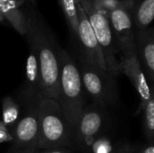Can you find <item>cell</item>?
Returning <instances> with one entry per match:
<instances>
[{"label": "cell", "instance_id": "obj_1", "mask_svg": "<svg viewBox=\"0 0 154 153\" xmlns=\"http://www.w3.org/2000/svg\"><path fill=\"white\" fill-rule=\"evenodd\" d=\"M27 32L25 39L38 58L42 78V98H51L58 102L60 80V49L47 23L33 5H25Z\"/></svg>", "mask_w": 154, "mask_h": 153}, {"label": "cell", "instance_id": "obj_2", "mask_svg": "<svg viewBox=\"0 0 154 153\" xmlns=\"http://www.w3.org/2000/svg\"><path fill=\"white\" fill-rule=\"evenodd\" d=\"M60 80L58 103L74 131L86 104V93L82 85L78 64L64 49H60Z\"/></svg>", "mask_w": 154, "mask_h": 153}, {"label": "cell", "instance_id": "obj_3", "mask_svg": "<svg viewBox=\"0 0 154 153\" xmlns=\"http://www.w3.org/2000/svg\"><path fill=\"white\" fill-rule=\"evenodd\" d=\"M73 131L69 125L59 103L42 98L39 103L38 149L68 147L72 145Z\"/></svg>", "mask_w": 154, "mask_h": 153}, {"label": "cell", "instance_id": "obj_4", "mask_svg": "<svg viewBox=\"0 0 154 153\" xmlns=\"http://www.w3.org/2000/svg\"><path fill=\"white\" fill-rule=\"evenodd\" d=\"M77 64L86 96L92 102L105 108L117 104L118 88L116 77L81 58H79Z\"/></svg>", "mask_w": 154, "mask_h": 153}, {"label": "cell", "instance_id": "obj_5", "mask_svg": "<svg viewBox=\"0 0 154 153\" xmlns=\"http://www.w3.org/2000/svg\"><path fill=\"white\" fill-rule=\"evenodd\" d=\"M77 1L81 6L103 51L107 71L114 77L119 76V51L113 36L108 17L95 5L93 0Z\"/></svg>", "mask_w": 154, "mask_h": 153}, {"label": "cell", "instance_id": "obj_6", "mask_svg": "<svg viewBox=\"0 0 154 153\" xmlns=\"http://www.w3.org/2000/svg\"><path fill=\"white\" fill-rule=\"evenodd\" d=\"M23 115L10 129L14 148L36 149L39 139V103L40 96L23 89L21 95Z\"/></svg>", "mask_w": 154, "mask_h": 153}, {"label": "cell", "instance_id": "obj_7", "mask_svg": "<svg viewBox=\"0 0 154 153\" xmlns=\"http://www.w3.org/2000/svg\"><path fill=\"white\" fill-rule=\"evenodd\" d=\"M106 120L105 107L94 102L86 105L73 131L72 145L83 153H90L92 144L104 131Z\"/></svg>", "mask_w": 154, "mask_h": 153}, {"label": "cell", "instance_id": "obj_8", "mask_svg": "<svg viewBox=\"0 0 154 153\" xmlns=\"http://www.w3.org/2000/svg\"><path fill=\"white\" fill-rule=\"evenodd\" d=\"M119 69L120 74H125L129 78L139 96L140 102L134 114V115H138L153 96V89L151 88L138 60L135 44L119 53Z\"/></svg>", "mask_w": 154, "mask_h": 153}, {"label": "cell", "instance_id": "obj_9", "mask_svg": "<svg viewBox=\"0 0 154 153\" xmlns=\"http://www.w3.org/2000/svg\"><path fill=\"white\" fill-rule=\"evenodd\" d=\"M78 12H79V29H78V38L76 43H78L80 50L79 58H81L82 60H86L87 62L96 67L107 70L103 51L97 42V40L79 2H78Z\"/></svg>", "mask_w": 154, "mask_h": 153}, {"label": "cell", "instance_id": "obj_10", "mask_svg": "<svg viewBox=\"0 0 154 153\" xmlns=\"http://www.w3.org/2000/svg\"><path fill=\"white\" fill-rule=\"evenodd\" d=\"M130 0L108 14L109 24L119 53L134 45V26L129 11Z\"/></svg>", "mask_w": 154, "mask_h": 153}, {"label": "cell", "instance_id": "obj_11", "mask_svg": "<svg viewBox=\"0 0 154 153\" xmlns=\"http://www.w3.org/2000/svg\"><path fill=\"white\" fill-rule=\"evenodd\" d=\"M134 44L138 60L152 89L154 85V29L135 30Z\"/></svg>", "mask_w": 154, "mask_h": 153}, {"label": "cell", "instance_id": "obj_12", "mask_svg": "<svg viewBox=\"0 0 154 153\" xmlns=\"http://www.w3.org/2000/svg\"><path fill=\"white\" fill-rule=\"evenodd\" d=\"M25 5L23 0H0V11L5 21L23 37L27 32Z\"/></svg>", "mask_w": 154, "mask_h": 153}, {"label": "cell", "instance_id": "obj_13", "mask_svg": "<svg viewBox=\"0 0 154 153\" xmlns=\"http://www.w3.org/2000/svg\"><path fill=\"white\" fill-rule=\"evenodd\" d=\"M129 11L135 30L152 26L154 17V0H130Z\"/></svg>", "mask_w": 154, "mask_h": 153}, {"label": "cell", "instance_id": "obj_14", "mask_svg": "<svg viewBox=\"0 0 154 153\" xmlns=\"http://www.w3.org/2000/svg\"><path fill=\"white\" fill-rule=\"evenodd\" d=\"M28 46L29 53L25 62V80L24 87L23 89L41 96L42 78L39 61L34 49L31 45Z\"/></svg>", "mask_w": 154, "mask_h": 153}, {"label": "cell", "instance_id": "obj_15", "mask_svg": "<svg viewBox=\"0 0 154 153\" xmlns=\"http://www.w3.org/2000/svg\"><path fill=\"white\" fill-rule=\"evenodd\" d=\"M58 3L65 17L69 33L76 42L79 29L78 2L77 0H58Z\"/></svg>", "mask_w": 154, "mask_h": 153}, {"label": "cell", "instance_id": "obj_16", "mask_svg": "<svg viewBox=\"0 0 154 153\" xmlns=\"http://www.w3.org/2000/svg\"><path fill=\"white\" fill-rule=\"evenodd\" d=\"M2 122L10 130L19 120L21 106L11 96H5L2 99Z\"/></svg>", "mask_w": 154, "mask_h": 153}, {"label": "cell", "instance_id": "obj_17", "mask_svg": "<svg viewBox=\"0 0 154 153\" xmlns=\"http://www.w3.org/2000/svg\"><path fill=\"white\" fill-rule=\"evenodd\" d=\"M142 113H143V127L147 142H154V97L149 99Z\"/></svg>", "mask_w": 154, "mask_h": 153}, {"label": "cell", "instance_id": "obj_18", "mask_svg": "<svg viewBox=\"0 0 154 153\" xmlns=\"http://www.w3.org/2000/svg\"><path fill=\"white\" fill-rule=\"evenodd\" d=\"M115 146L110 138L101 134L92 144L90 153H112Z\"/></svg>", "mask_w": 154, "mask_h": 153}, {"label": "cell", "instance_id": "obj_19", "mask_svg": "<svg viewBox=\"0 0 154 153\" xmlns=\"http://www.w3.org/2000/svg\"><path fill=\"white\" fill-rule=\"evenodd\" d=\"M93 2L95 5L108 17L111 11L127 4L129 0H93Z\"/></svg>", "mask_w": 154, "mask_h": 153}, {"label": "cell", "instance_id": "obj_20", "mask_svg": "<svg viewBox=\"0 0 154 153\" xmlns=\"http://www.w3.org/2000/svg\"><path fill=\"white\" fill-rule=\"evenodd\" d=\"M135 149H136L135 145L125 142L116 144L112 153H134Z\"/></svg>", "mask_w": 154, "mask_h": 153}, {"label": "cell", "instance_id": "obj_21", "mask_svg": "<svg viewBox=\"0 0 154 153\" xmlns=\"http://www.w3.org/2000/svg\"><path fill=\"white\" fill-rule=\"evenodd\" d=\"M13 136L10 133V130L3 124L0 120V143L13 142Z\"/></svg>", "mask_w": 154, "mask_h": 153}, {"label": "cell", "instance_id": "obj_22", "mask_svg": "<svg viewBox=\"0 0 154 153\" xmlns=\"http://www.w3.org/2000/svg\"><path fill=\"white\" fill-rule=\"evenodd\" d=\"M34 153H73L68 147H58L51 149H38L36 148Z\"/></svg>", "mask_w": 154, "mask_h": 153}, {"label": "cell", "instance_id": "obj_23", "mask_svg": "<svg viewBox=\"0 0 154 153\" xmlns=\"http://www.w3.org/2000/svg\"><path fill=\"white\" fill-rule=\"evenodd\" d=\"M134 153H154V142H147L145 144L136 147Z\"/></svg>", "mask_w": 154, "mask_h": 153}, {"label": "cell", "instance_id": "obj_24", "mask_svg": "<svg viewBox=\"0 0 154 153\" xmlns=\"http://www.w3.org/2000/svg\"><path fill=\"white\" fill-rule=\"evenodd\" d=\"M36 149H18V148H14L9 153H34Z\"/></svg>", "mask_w": 154, "mask_h": 153}, {"label": "cell", "instance_id": "obj_25", "mask_svg": "<svg viewBox=\"0 0 154 153\" xmlns=\"http://www.w3.org/2000/svg\"><path fill=\"white\" fill-rule=\"evenodd\" d=\"M27 5H35L36 4V0H23Z\"/></svg>", "mask_w": 154, "mask_h": 153}, {"label": "cell", "instance_id": "obj_26", "mask_svg": "<svg viewBox=\"0 0 154 153\" xmlns=\"http://www.w3.org/2000/svg\"><path fill=\"white\" fill-rule=\"evenodd\" d=\"M6 21H5V17L3 16V14H2V13H1V11H0V23H5Z\"/></svg>", "mask_w": 154, "mask_h": 153}]
</instances>
